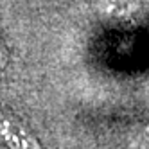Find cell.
Returning <instances> with one entry per match:
<instances>
[{
  "label": "cell",
  "instance_id": "1",
  "mask_svg": "<svg viewBox=\"0 0 149 149\" xmlns=\"http://www.w3.org/2000/svg\"><path fill=\"white\" fill-rule=\"evenodd\" d=\"M0 136L11 149H40L36 140L25 131V127L2 110H0Z\"/></svg>",
  "mask_w": 149,
  "mask_h": 149
},
{
  "label": "cell",
  "instance_id": "2",
  "mask_svg": "<svg viewBox=\"0 0 149 149\" xmlns=\"http://www.w3.org/2000/svg\"><path fill=\"white\" fill-rule=\"evenodd\" d=\"M7 63V54H6V50H4V47L0 45V67H4Z\"/></svg>",
  "mask_w": 149,
  "mask_h": 149
}]
</instances>
